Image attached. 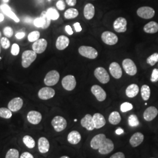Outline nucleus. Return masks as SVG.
Segmentation results:
<instances>
[{
	"label": "nucleus",
	"mask_w": 158,
	"mask_h": 158,
	"mask_svg": "<svg viewBox=\"0 0 158 158\" xmlns=\"http://www.w3.org/2000/svg\"><path fill=\"white\" fill-rule=\"evenodd\" d=\"M90 147L92 149L98 150L102 155H107L114 150V145L113 142L108 139L104 134H100L94 136L90 142Z\"/></svg>",
	"instance_id": "1"
},
{
	"label": "nucleus",
	"mask_w": 158,
	"mask_h": 158,
	"mask_svg": "<svg viewBox=\"0 0 158 158\" xmlns=\"http://www.w3.org/2000/svg\"><path fill=\"white\" fill-rule=\"evenodd\" d=\"M37 53L32 51H25L22 55V66L23 68H28L36 59Z\"/></svg>",
	"instance_id": "2"
},
{
	"label": "nucleus",
	"mask_w": 158,
	"mask_h": 158,
	"mask_svg": "<svg viewBox=\"0 0 158 158\" xmlns=\"http://www.w3.org/2000/svg\"><path fill=\"white\" fill-rule=\"evenodd\" d=\"M79 53L82 56L90 59H94L98 56V52L91 46H81L79 48Z\"/></svg>",
	"instance_id": "3"
},
{
	"label": "nucleus",
	"mask_w": 158,
	"mask_h": 158,
	"mask_svg": "<svg viewBox=\"0 0 158 158\" xmlns=\"http://www.w3.org/2000/svg\"><path fill=\"white\" fill-rule=\"evenodd\" d=\"M60 79V74L56 70H51L46 74L44 83L47 86H53L56 85Z\"/></svg>",
	"instance_id": "4"
},
{
	"label": "nucleus",
	"mask_w": 158,
	"mask_h": 158,
	"mask_svg": "<svg viewBox=\"0 0 158 158\" xmlns=\"http://www.w3.org/2000/svg\"><path fill=\"white\" fill-rule=\"evenodd\" d=\"M52 125L56 132H61L66 129L67 121L66 119L61 116H56L52 120Z\"/></svg>",
	"instance_id": "5"
},
{
	"label": "nucleus",
	"mask_w": 158,
	"mask_h": 158,
	"mask_svg": "<svg viewBox=\"0 0 158 158\" xmlns=\"http://www.w3.org/2000/svg\"><path fill=\"white\" fill-rule=\"evenodd\" d=\"M94 76L102 84H107L110 81V76L107 70L104 68L98 67L94 70Z\"/></svg>",
	"instance_id": "6"
},
{
	"label": "nucleus",
	"mask_w": 158,
	"mask_h": 158,
	"mask_svg": "<svg viewBox=\"0 0 158 158\" xmlns=\"http://www.w3.org/2000/svg\"><path fill=\"white\" fill-rule=\"evenodd\" d=\"M136 13L137 15L142 18L149 19L154 17L155 11L150 6H142L138 9Z\"/></svg>",
	"instance_id": "7"
},
{
	"label": "nucleus",
	"mask_w": 158,
	"mask_h": 158,
	"mask_svg": "<svg viewBox=\"0 0 158 158\" xmlns=\"http://www.w3.org/2000/svg\"><path fill=\"white\" fill-rule=\"evenodd\" d=\"M102 40L104 43L108 45H114L118 41V36L110 31H105L102 35Z\"/></svg>",
	"instance_id": "8"
},
{
	"label": "nucleus",
	"mask_w": 158,
	"mask_h": 158,
	"mask_svg": "<svg viewBox=\"0 0 158 158\" xmlns=\"http://www.w3.org/2000/svg\"><path fill=\"white\" fill-rule=\"evenodd\" d=\"M123 67L126 73L130 76H134L137 73V68L135 63L130 59H125L123 61Z\"/></svg>",
	"instance_id": "9"
},
{
	"label": "nucleus",
	"mask_w": 158,
	"mask_h": 158,
	"mask_svg": "<svg viewBox=\"0 0 158 158\" xmlns=\"http://www.w3.org/2000/svg\"><path fill=\"white\" fill-rule=\"evenodd\" d=\"M63 87L68 91L73 90L76 86V80L74 76L68 75L63 77L62 80Z\"/></svg>",
	"instance_id": "10"
},
{
	"label": "nucleus",
	"mask_w": 158,
	"mask_h": 158,
	"mask_svg": "<svg viewBox=\"0 0 158 158\" xmlns=\"http://www.w3.org/2000/svg\"><path fill=\"white\" fill-rule=\"evenodd\" d=\"M92 94L96 97L98 102H103L106 99L107 94L104 89L98 85H94L91 88Z\"/></svg>",
	"instance_id": "11"
},
{
	"label": "nucleus",
	"mask_w": 158,
	"mask_h": 158,
	"mask_svg": "<svg viewBox=\"0 0 158 158\" xmlns=\"http://www.w3.org/2000/svg\"><path fill=\"white\" fill-rule=\"evenodd\" d=\"M127 21L123 17H119L116 19L113 23L114 30L118 33H123L127 31Z\"/></svg>",
	"instance_id": "12"
},
{
	"label": "nucleus",
	"mask_w": 158,
	"mask_h": 158,
	"mask_svg": "<svg viewBox=\"0 0 158 158\" xmlns=\"http://www.w3.org/2000/svg\"><path fill=\"white\" fill-rule=\"evenodd\" d=\"M55 95V91L49 87L42 88L38 92V97L40 99L47 100L53 98Z\"/></svg>",
	"instance_id": "13"
},
{
	"label": "nucleus",
	"mask_w": 158,
	"mask_h": 158,
	"mask_svg": "<svg viewBox=\"0 0 158 158\" xmlns=\"http://www.w3.org/2000/svg\"><path fill=\"white\" fill-rule=\"evenodd\" d=\"M48 46L47 40L45 39H39L34 42L32 45L33 51L37 54H40L44 52Z\"/></svg>",
	"instance_id": "14"
},
{
	"label": "nucleus",
	"mask_w": 158,
	"mask_h": 158,
	"mask_svg": "<svg viewBox=\"0 0 158 158\" xmlns=\"http://www.w3.org/2000/svg\"><path fill=\"white\" fill-rule=\"evenodd\" d=\"M23 104V99L20 97H16L9 102L8 107L12 112H17L21 109Z\"/></svg>",
	"instance_id": "15"
},
{
	"label": "nucleus",
	"mask_w": 158,
	"mask_h": 158,
	"mask_svg": "<svg viewBox=\"0 0 158 158\" xmlns=\"http://www.w3.org/2000/svg\"><path fill=\"white\" fill-rule=\"evenodd\" d=\"M80 123L83 128H85L88 131H93L95 128L93 116L90 114H86L85 117L81 119Z\"/></svg>",
	"instance_id": "16"
},
{
	"label": "nucleus",
	"mask_w": 158,
	"mask_h": 158,
	"mask_svg": "<svg viewBox=\"0 0 158 158\" xmlns=\"http://www.w3.org/2000/svg\"><path fill=\"white\" fill-rule=\"evenodd\" d=\"M158 109L154 106L147 108L143 113V118L147 121H151L158 115Z\"/></svg>",
	"instance_id": "17"
},
{
	"label": "nucleus",
	"mask_w": 158,
	"mask_h": 158,
	"mask_svg": "<svg viewBox=\"0 0 158 158\" xmlns=\"http://www.w3.org/2000/svg\"><path fill=\"white\" fill-rule=\"evenodd\" d=\"M109 70L111 76L115 79H120L122 77V69L118 63H111L109 67Z\"/></svg>",
	"instance_id": "18"
},
{
	"label": "nucleus",
	"mask_w": 158,
	"mask_h": 158,
	"mask_svg": "<svg viewBox=\"0 0 158 158\" xmlns=\"http://www.w3.org/2000/svg\"><path fill=\"white\" fill-rule=\"evenodd\" d=\"M42 114L36 111H31L27 114V119L32 124L37 125L40 124L42 121Z\"/></svg>",
	"instance_id": "19"
},
{
	"label": "nucleus",
	"mask_w": 158,
	"mask_h": 158,
	"mask_svg": "<svg viewBox=\"0 0 158 158\" xmlns=\"http://www.w3.org/2000/svg\"><path fill=\"white\" fill-rule=\"evenodd\" d=\"M70 43L69 39L67 36L61 35L59 36L56 42V47L57 49L59 51H63L65 49L68 47Z\"/></svg>",
	"instance_id": "20"
},
{
	"label": "nucleus",
	"mask_w": 158,
	"mask_h": 158,
	"mask_svg": "<svg viewBox=\"0 0 158 158\" xmlns=\"http://www.w3.org/2000/svg\"><path fill=\"white\" fill-rule=\"evenodd\" d=\"M93 118L96 129L102 128L106 124V119L100 113L94 114L93 116Z\"/></svg>",
	"instance_id": "21"
},
{
	"label": "nucleus",
	"mask_w": 158,
	"mask_h": 158,
	"mask_svg": "<svg viewBox=\"0 0 158 158\" xmlns=\"http://www.w3.org/2000/svg\"><path fill=\"white\" fill-rule=\"evenodd\" d=\"M144 139V136L141 132H136L131 137L130 145L134 148L138 147L142 143Z\"/></svg>",
	"instance_id": "22"
},
{
	"label": "nucleus",
	"mask_w": 158,
	"mask_h": 158,
	"mask_svg": "<svg viewBox=\"0 0 158 158\" xmlns=\"http://www.w3.org/2000/svg\"><path fill=\"white\" fill-rule=\"evenodd\" d=\"M0 9L4 13V14H6V16L11 18L12 19H13L15 22H16V23L19 22V19L17 17V15H15V14L14 12L12 11L10 6L8 5L4 4H2L0 6Z\"/></svg>",
	"instance_id": "23"
},
{
	"label": "nucleus",
	"mask_w": 158,
	"mask_h": 158,
	"mask_svg": "<svg viewBox=\"0 0 158 158\" xmlns=\"http://www.w3.org/2000/svg\"><path fill=\"white\" fill-rule=\"evenodd\" d=\"M50 144L47 138L41 137L38 140V149L41 153H46L49 150Z\"/></svg>",
	"instance_id": "24"
},
{
	"label": "nucleus",
	"mask_w": 158,
	"mask_h": 158,
	"mask_svg": "<svg viewBox=\"0 0 158 158\" xmlns=\"http://www.w3.org/2000/svg\"><path fill=\"white\" fill-rule=\"evenodd\" d=\"M81 134L77 131H72L68 134V142L72 145H76L79 143L81 141Z\"/></svg>",
	"instance_id": "25"
},
{
	"label": "nucleus",
	"mask_w": 158,
	"mask_h": 158,
	"mask_svg": "<svg viewBox=\"0 0 158 158\" xmlns=\"http://www.w3.org/2000/svg\"><path fill=\"white\" fill-rule=\"evenodd\" d=\"M84 16L87 20L91 19L95 14V8L92 4L89 3L85 6L84 8Z\"/></svg>",
	"instance_id": "26"
},
{
	"label": "nucleus",
	"mask_w": 158,
	"mask_h": 158,
	"mask_svg": "<svg viewBox=\"0 0 158 158\" xmlns=\"http://www.w3.org/2000/svg\"><path fill=\"white\" fill-rule=\"evenodd\" d=\"M139 89L138 85L131 84L127 87L125 90L126 95L129 98H134L138 95Z\"/></svg>",
	"instance_id": "27"
},
{
	"label": "nucleus",
	"mask_w": 158,
	"mask_h": 158,
	"mask_svg": "<svg viewBox=\"0 0 158 158\" xmlns=\"http://www.w3.org/2000/svg\"><path fill=\"white\" fill-rule=\"evenodd\" d=\"M143 31L148 34H155L158 32V23L155 21H151L143 27Z\"/></svg>",
	"instance_id": "28"
},
{
	"label": "nucleus",
	"mask_w": 158,
	"mask_h": 158,
	"mask_svg": "<svg viewBox=\"0 0 158 158\" xmlns=\"http://www.w3.org/2000/svg\"><path fill=\"white\" fill-rule=\"evenodd\" d=\"M109 123L112 125H118L121 121L119 113L117 111H113L110 114L108 118Z\"/></svg>",
	"instance_id": "29"
},
{
	"label": "nucleus",
	"mask_w": 158,
	"mask_h": 158,
	"mask_svg": "<svg viewBox=\"0 0 158 158\" xmlns=\"http://www.w3.org/2000/svg\"><path fill=\"white\" fill-rule=\"evenodd\" d=\"M141 93L142 99L144 101H148L151 96V89L148 85H144L142 86Z\"/></svg>",
	"instance_id": "30"
},
{
	"label": "nucleus",
	"mask_w": 158,
	"mask_h": 158,
	"mask_svg": "<svg viewBox=\"0 0 158 158\" xmlns=\"http://www.w3.org/2000/svg\"><path fill=\"white\" fill-rule=\"evenodd\" d=\"M79 15V11L77 10L75 8H69L68 10H66L64 14V16L66 19H73Z\"/></svg>",
	"instance_id": "31"
},
{
	"label": "nucleus",
	"mask_w": 158,
	"mask_h": 158,
	"mask_svg": "<svg viewBox=\"0 0 158 158\" xmlns=\"http://www.w3.org/2000/svg\"><path fill=\"white\" fill-rule=\"evenodd\" d=\"M23 142L29 149H32L35 147V141L31 136L25 135L23 138Z\"/></svg>",
	"instance_id": "32"
},
{
	"label": "nucleus",
	"mask_w": 158,
	"mask_h": 158,
	"mask_svg": "<svg viewBox=\"0 0 158 158\" xmlns=\"http://www.w3.org/2000/svg\"><path fill=\"white\" fill-rule=\"evenodd\" d=\"M40 17L42 18L44 21V26L42 27V28H48L51 24V18L48 17L46 11L42 12L40 14Z\"/></svg>",
	"instance_id": "33"
},
{
	"label": "nucleus",
	"mask_w": 158,
	"mask_h": 158,
	"mask_svg": "<svg viewBox=\"0 0 158 158\" xmlns=\"http://www.w3.org/2000/svg\"><path fill=\"white\" fill-rule=\"evenodd\" d=\"M47 14L51 20H57L59 18V14L56 9L53 8H49L47 10Z\"/></svg>",
	"instance_id": "34"
},
{
	"label": "nucleus",
	"mask_w": 158,
	"mask_h": 158,
	"mask_svg": "<svg viewBox=\"0 0 158 158\" xmlns=\"http://www.w3.org/2000/svg\"><path fill=\"white\" fill-rule=\"evenodd\" d=\"M12 111L6 108H0V117L5 119H10L11 118Z\"/></svg>",
	"instance_id": "35"
},
{
	"label": "nucleus",
	"mask_w": 158,
	"mask_h": 158,
	"mask_svg": "<svg viewBox=\"0 0 158 158\" xmlns=\"http://www.w3.org/2000/svg\"><path fill=\"white\" fill-rule=\"evenodd\" d=\"M128 123L130 127H135L139 125V121L138 120V118L136 117V115L134 114L131 115L128 117Z\"/></svg>",
	"instance_id": "36"
},
{
	"label": "nucleus",
	"mask_w": 158,
	"mask_h": 158,
	"mask_svg": "<svg viewBox=\"0 0 158 158\" xmlns=\"http://www.w3.org/2000/svg\"><path fill=\"white\" fill-rule=\"evenodd\" d=\"M157 62H158V53H154L147 58V63L152 66H154Z\"/></svg>",
	"instance_id": "37"
},
{
	"label": "nucleus",
	"mask_w": 158,
	"mask_h": 158,
	"mask_svg": "<svg viewBox=\"0 0 158 158\" xmlns=\"http://www.w3.org/2000/svg\"><path fill=\"white\" fill-rule=\"evenodd\" d=\"M40 32L39 31H35L29 34L28 39L30 42H34L40 39Z\"/></svg>",
	"instance_id": "38"
},
{
	"label": "nucleus",
	"mask_w": 158,
	"mask_h": 158,
	"mask_svg": "<svg viewBox=\"0 0 158 158\" xmlns=\"http://www.w3.org/2000/svg\"><path fill=\"white\" fill-rule=\"evenodd\" d=\"M6 158H19V151L16 149H10L6 153Z\"/></svg>",
	"instance_id": "39"
},
{
	"label": "nucleus",
	"mask_w": 158,
	"mask_h": 158,
	"mask_svg": "<svg viewBox=\"0 0 158 158\" xmlns=\"http://www.w3.org/2000/svg\"><path fill=\"white\" fill-rule=\"evenodd\" d=\"M133 109V105L128 102H125L121 105L120 110L123 113H126Z\"/></svg>",
	"instance_id": "40"
},
{
	"label": "nucleus",
	"mask_w": 158,
	"mask_h": 158,
	"mask_svg": "<svg viewBox=\"0 0 158 158\" xmlns=\"http://www.w3.org/2000/svg\"><path fill=\"white\" fill-rule=\"evenodd\" d=\"M0 44L2 48L4 49H7L10 46V42L7 38L2 37L0 40Z\"/></svg>",
	"instance_id": "41"
},
{
	"label": "nucleus",
	"mask_w": 158,
	"mask_h": 158,
	"mask_svg": "<svg viewBox=\"0 0 158 158\" xmlns=\"http://www.w3.org/2000/svg\"><path fill=\"white\" fill-rule=\"evenodd\" d=\"M3 32L7 38H11L14 34V31L11 27H6L3 30Z\"/></svg>",
	"instance_id": "42"
},
{
	"label": "nucleus",
	"mask_w": 158,
	"mask_h": 158,
	"mask_svg": "<svg viewBox=\"0 0 158 158\" xmlns=\"http://www.w3.org/2000/svg\"><path fill=\"white\" fill-rule=\"evenodd\" d=\"M33 23L34 25L37 28H42V27L44 26V21L40 17L35 19Z\"/></svg>",
	"instance_id": "43"
},
{
	"label": "nucleus",
	"mask_w": 158,
	"mask_h": 158,
	"mask_svg": "<svg viewBox=\"0 0 158 158\" xmlns=\"http://www.w3.org/2000/svg\"><path fill=\"white\" fill-rule=\"evenodd\" d=\"M19 51H20V49H19V45L17 44H14L12 46L11 50L12 55L14 56H17L19 53Z\"/></svg>",
	"instance_id": "44"
},
{
	"label": "nucleus",
	"mask_w": 158,
	"mask_h": 158,
	"mask_svg": "<svg viewBox=\"0 0 158 158\" xmlns=\"http://www.w3.org/2000/svg\"><path fill=\"white\" fill-rule=\"evenodd\" d=\"M151 81L152 83L157 82L158 81V69H154L153 70L151 77Z\"/></svg>",
	"instance_id": "45"
},
{
	"label": "nucleus",
	"mask_w": 158,
	"mask_h": 158,
	"mask_svg": "<svg viewBox=\"0 0 158 158\" xmlns=\"http://www.w3.org/2000/svg\"><path fill=\"white\" fill-rule=\"evenodd\" d=\"M56 7L60 11L64 10L66 8V4L64 1L63 0H59L56 2Z\"/></svg>",
	"instance_id": "46"
},
{
	"label": "nucleus",
	"mask_w": 158,
	"mask_h": 158,
	"mask_svg": "<svg viewBox=\"0 0 158 158\" xmlns=\"http://www.w3.org/2000/svg\"><path fill=\"white\" fill-rule=\"evenodd\" d=\"M110 158H125V157L124 153L118 152L113 154Z\"/></svg>",
	"instance_id": "47"
},
{
	"label": "nucleus",
	"mask_w": 158,
	"mask_h": 158,
	"mask_svg": "<svg viewBox=\"0 0 158 158\" xmlns=\"http://www.w3.org/2000/svg\"><path fill=\"white\" fill-rule=\"evenodd\" d=\"M19 158H34V156L31 153L25 152L21 154Z\"/></svg>",
	"instance_id": "48"
},
{
	"label": "nucleus",
	"mask_w": 158,
	"mask_h": 158,
	"mask_svg": "<svg viewBox=\"0 0 158 158\" xmlns=\"http://www.w3.org/2000/svg\"><path fill=\"white\" fill-rule=\"evenodd\" d=\"M73 26L76 32H81V31L82 28H81V25H80V23H74Z\"/></svg>",
	"instance_id": "49"
},
{
	"label": "nucleus",
	"mask_w": 158,
	"mask_h": 158,
	"mask_svg": "<svg viewBox=\"0 0 158 158\" xmlns=\"http://www.w3.org/2000/svg\"><path fill=\"white\" fill-rule=\"evenodd\" d=\"M66 2L68 6H76L77 3V0H66Z\"/></svg>",
	"instance_id": "50"
},
{
	"label": "nucleus",
	"mask_w": 158,
	"mask_h": 158,
	"mask_svg": "<svg viewBox=\"0 0 158 158\" xmlns=\"http://www.w3.org/2000/svg\"><path fill=\"white\" fill-rule=\"evenodd\" d=\"M65 29H66V32H67L69 35H72L73 34V31L72 28H71V27H70V25H66V27H65Z\"/></svg>",
	"instance_id": "51"
},
{
	"label": "nucleus",
	"mask_w": 158,
	"mask_h": 158,
	"mask_svg": "<svg viewBox=\"0 0 158 158\" xmlns=\"http://www.w3.org/2000/svg\"><path fill=\"white\" fill-rule=\"evenodd\" d=\"M25 32H18L15 35L16 38H17V39H18V40L23 39V38L25 37Z\"/></svg>",
	"instance_id": "52"
},
{
	"label": "nucleus",
	"mask_w": 158,
	"mask_h": 158,
	"mask_svg": "<svg viewBox=\"0 0 158 158\" xmlns=\"http://www.w3.org/2000/svg\"><path fill=\"white\" fill-rule=\"evenodd\" d=\"M24 22L26 23H32V22H34V21H32V19L31 18L27 17H25L24 18Z\"/></svg>",
	"instance_id": "53"
},
{
	"label": "nucleus",
	"mask_w": 158,
	"mask_h": 158,
	"mask_svg": "<svg viewBox=\"0 0 158 158\" xmlns=\"http://www.w3.org/2000/svg\"><path fill=\"white\" fill-rule=\"evenodd\" d=\"M124 133V130L121 128H118V129H117L115 131V134L117 135H121L122 134Z\"/></svg>",
	"instance_id": "54"
},
{
	"label": "nucleus",
	"mask_w": 158,
	"mask_h": 158,
	"mask_svg": "<svg viewBox=\"0 0 158 158\" xmlns=\"http://www.w3.org/2000/svg\"><path fill=\"white\" fill-rule=\"evenodd\" d=\"M4 15H3L2 14H1V13H0V23L2 22V21H4Z\"/></svg>",
	"instance_id": "55"
},
{
	"label": "nucleus",
	"mask_w": 158,
	"mask_h": 158,
	"mask_svg": "<svg viewBox=\"0 0 158 158\" xmlns=\"http://www.w3.org/2000/svg\"><path fill=\"white\" fill-rule=\"evenodd\" d=\"M60 158H70L69 157H68L67 156H62V157H60Z\"/></svg>",
	"instance_id": "56"
},
{
	"label": "nucleus",
	"mask_w": 158,
	"mask_h": 158,
	"mask_svg": "<svg viewBox=\"0 0 158 158\" xmlns=\"http://www.w3.org/2000/svg\"><path fill=\"white\" fill-rule=\"evenodd\" d=\"M4 1V2H8L10 0H3Z\"/></svg>",
	"instance_id": "57"
},
{
	"label": "nucleus",
	"mask_w": 158,
	"mask_h": 158,
	"mask_svg": "<svg viewBox=\"0 0 158 158\" xmlns=\"http://www.w3.org/2000/svg\"><path fill=\"white\" fill-rule=\"evenodd\" d=\"M1 45H0V53H1Z\"/></svg>",
	"instance_id": "58"
},
{
	"label": "nucleus",
	"mask_w": 158,
	"mask_h": 158,
	"mask_svg": "<svg viewBox=\"0 0 158 158\" xmlns=\"http://www.w3.org/2000/svg\"><path fill=\"white\" fill-rule=\"evenodd\" d=\"M1 38V32H0V39Z\"/></svg>",
	"instance_id": "59"
},
{
	"label": "nucleus",
	"mask_w": 158,
	"mask_h": 158,
	"mask_svg": "<svg viewBox=\"0 0 158 158\" xmlns=\"http://www.w3.org/2000/svg\"><path fill=\"white\" fill-rule=\"evenodd\" d=\"M49 1H53V0H48Z\"/></svg>",
	"instance_id": "60"
},
{
	"label": "nucleus",
	"mask_w": 158,
	"mask_h": 158,
	"mask_svg": "<svg viewBox=\"0 0 158 158\" xmlns=\"http://www.w3.org/2000/svg\"></svg>",
	"instance_id": "61"
}]
</instances>
